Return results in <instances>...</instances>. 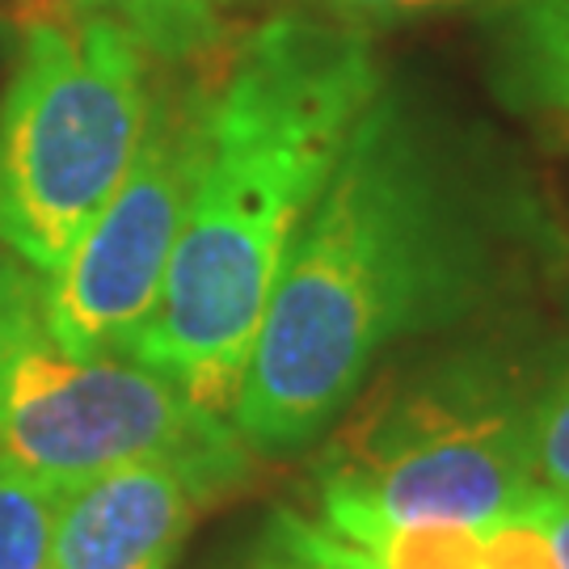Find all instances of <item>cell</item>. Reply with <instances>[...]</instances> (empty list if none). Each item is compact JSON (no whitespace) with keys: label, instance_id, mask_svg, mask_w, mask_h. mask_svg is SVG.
I'll use <instances>...</instances> for the list:
<instances>
[{"label":"cell","instance_id":"1","mask_svg":"<svg viewBox=\"0 0 569 569\" xmlns=\"http://www.w3.org/2000/svg\"><path fill=\"white\" fill-rule=\"evenodd\" d=\"M540 216L468 131L380 89L296 232L228 422L253 456L317 443L397 346L468 321Z\"/></svg>","mask_w":569,"mask_h":569},{"label":"cell","instance_id":"2","mask_svg":"<svg viewBox=\"0 0 569 569\" xmlns=\"http://www.w3.org/2000/svg\"><path fill=\"white\" fill-rule=\"evenodd\" d=\"M385 89L367 30L274 18L207 84L203 164L161 300L127 359L228 418L296 232Z\"/></svg>","mask_w":569,"mask_h":569},{"label":"cell","instance_id":"3","mask_svg":"<svg viewBox=\"0 0 569 569\" xmlns=\"http://www.w3.org/2000/svg\"><path fill=\"white\" fill-rule=\"evenodd\" d=\"M536 380L502 350H451L359 392L326 430L317 510L489 531L536 502Z\"/></svg>","mask_w":569,"mask_h":569},{"label":"cell","instance_id":"4","mask_svg":"<svg viewBox=\"0 0 569 569\" xmlns=\"http://www.w3.org/2000/svg\"><path fill=\"white\" fill-rule=\"evenodd\" d=\"M148 56L119 26L39 21L0 102V241L51 274L110 203L152 114Z\"/></svg>","mask_w":569,"mask_h":569},{"label":"cell","instance_id":"5","mask_svg":"<svg viewBox=\"0 0 569 569\" xmlns=\"http://www.w3.org/2000/svg\"><path fill=\"white\" fill-rule=\"evenodd\" d=\"M244 448L228 418L122 355H72L42 308V274L0 258V456L47 486L161 456Z\"/></svg>","mask_w":569,"mask_h":569},{"label":"cell","instance_id":"6","mask_svg":"<svg viewBox=\"0 0 569 569\" xmlns=\"http://www.w3.org/2000/svg\"><path fill=\"white\" fill-rule=\"evenodd\" d=\"M207 84L152 93V114L110 203L51 274L42 308L56 342L72 355H122L161 300L203 164Z\"/></svg>","mask_w":569,"mask_h":569},{"label":"cell","instance_id":"7","mask_svg":"<svg viewBox=\"0 0 569 569\" xmlns=\"http://www.w3.org/2000/svg\"><path fill=\"white\" fill-rule=\"evenodd\" d=\"M249 448L161 456L63 489L47 569H169L194 519L249 468Z\"/></svg>","mask_w":569,"mask_h":569},{"label":"cell","instance_id":"8","mask_svg":"<svg viewBox=\"0 0 569 569\" xmlns=\"http://www.w3.org/2000/svg\"><path fill=\"white\" fill-rule=\"evenodd\" d=\"M481 34L498 102L569 119V0H486Z\"/></svg>","mask_w":569,"mask_h":569},{"label":"cell","instance_id":"9","mask_svg":"<svg viewBox=\"0 0 569 569\" xmlns=\"http://www.w3.org/2000/svg\"><path fill=\"white\" fill-rule=\"evenodd\" d=\"M317 523L367 569H481V531L460 523H392L355 507H321Z\"/></svg>","mask_w":569,"mask_h":569},{"label":"cell","instance_id":"10","mask_svg":"<svg viewBox=\"0 0 569 569\" xmlns=\"http://www.w3.org/2000/svg\"><path fill=\"white\" fill-rule=\"evenodd\" d=\"M77 18L119 26L143 56L190 60L224 34L232 0H68Z\"/></svg>","mask_w":569,"mask_h":569},{"label":"cell","instance_id":"11","mask_svg":"<svg viewBox=\"0 0 569 569\" xmlns=\"http://www.w3.org/2000/svg\"><path fill=\"white\" fill-rule=\"evenodd\" d=\"M60 489L0 456V569L51 566Z\"/></svg>","mask_w":569,"mask_h":569},{"label":"cell","instance_id":"12","mask_svg":"<svg viewBox=\"0 0 569 569\" xmlns=\"http://www.w3.org/2000/svg\"><path fill=\"white\" fill-rule=\"evenodd\" d=\"M228 569H367L317 519L274 510Z\"/></svg>","mask_w":569,"mask_h":569},{"label":"cell","instance_id":"13","mask_svg":"<svg viewBox=\"0 0 569 569\" xmlns=\"http://www.w3.org/2000/svg\"><path fill=\"white\" fill-rule=\"evenodd\" d=\"M536 489L569 493V359L552 367L536 397Z\"/></svg>","mask_w":569,"mask_h":569},{"label":"cell","instance_id":"14","mask_svg":"<svg viewBox=\"0 0 569 569\" xmlns=\"http://www.w3.org/2000/svg\"><path fill=\"white\" fill-rule=\"evenodd\" d=\"M481 569H561V561L549 531L523 510L481 531Z\"/></svg>","mask_w":569,"mask_h":569},{"label":"cell","instance_id":"15","mask_svg":"<svg viewBox=\"0 0 569 569\" xmlns=\"http://www.w3.org/2000/svg\"><path fill=\"white\" fill-rule=\"evenodd\" d=\"M329 13L346 26H388V21L422 18V13H439V9H456L468 0H326Z\"/></svg>","mask_w":569,"mask_h":569},{"label":"cell","instance_id":"16","mask_svg":"<svg viewBox=\"0 0 569 569\" xmlns=\"http://www.w3.org/2000/svg\"><path fill=\"white\" fill-rule=\"evenodd\" d=\"M528 515L549 531L561 569H569V493H536Z\"/></svg>","mask_w":569,"mask_h":569}]
</instances>
